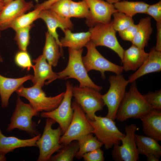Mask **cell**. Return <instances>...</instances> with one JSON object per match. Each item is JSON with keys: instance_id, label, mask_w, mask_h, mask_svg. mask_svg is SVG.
<instances>
[{"instance_id": "6da1fadb", "label": "cell", "mask_w": 161, "mask_h": 161, "mask_svg": "<svg viewBox=\"0 0 161 161\" xmlns=\"http://www.w3.org/2000/svg\"><path fill=\"white\" fill-rule=\"evenodd\" d=\"M131 83L116 115L115 119L121 122L130 118H140L153 109L138 91L135 81Z\"/></svg>"}, {"instance_id": "7a4b0ae2", "label": "cell", "mask_w": 161, "mask_h": 161, "mask_svg": "<svg viewBox=\"0 0 161 161\" xmlns=\"http://www.w3.org/2000/svg\"><path fill=\"white\" fill-rule=\"evenodd\" d=\"M83 49L76 50L69 48V60L66 67L57 73V79L77 80L79 85L90 87L100 91L102 87L96 84L91 79L83 64L82 55Z\"/></svg>"}, {"instance_id": "3957f363", "label": "cell", "mask_w": 161, "mask_h": 161, "mask_svg": "<svg viewBox=\"0 0 161 161\" xmlns=\"http://www.w3.org/2000/svg\"><path fill=\"white\" fill-rule=\"evenodd\" d=\"M39 114V112L30 104L24 102L18 96L6 131L10 132L15 129H18L26 132L32 137L38 135L40 133L36 128L35 123L32 119L34 116H38Z\"/></svg>"}, {"instance_id": "277c9868", "label": "cell", "mask_w": 161, "mask_h": 161, "mask_svg": "<svg viewBox=\"0 0 161 161\" xmlns=\"http://www.w3.org/2000/svg\"><path fill=\"white\" fill-rule=\"evenodd\" d=\"M72 106L73 117L67 129L60 138L61 144H66L74 140L79 141L87 135L93 133V128L80 106L74 100Z\"/></svg>"}, {"instance_id": "5b68a950", "label": "cell", "mask_w": 161, "mask_h": 161, "mask_svg": "<svg viewBox=\"0 0 161 161\" xmlns=\"http://www.w3.org/2000/svg\"><path fill=\"white\" fill-rule=\"evenodd\" d=\"M15 92L18 96L28 100L30 104L39 112L55 109L61 102L64 94V92L54 97H48L41 87L35 85L29 88L22 85Z\"/></svg>"}, {"instance_id": "8992f818", "label": "cell", "mask_w": 161, "mask_h": 161, "mask_svg": "<svg viewBox=\"0 0 161 161\" xmlns=\"http://www.w3.org/2000/svg\"><path fill=\"white\" fill-rule=\"evenodd\" d=\"M56 123L50 118L46 120L43 134L36 143L39 150L38 161H49L53 154L58 151L62 145L59 143L63 134L61 128L59 126L56 129L52 128Z\"/></svg>"}, {"instance_id": "52a82bcc", "label": "cell", "mask_w": 161, "mask_h": 161, "mask_svg": "<svg viewBox=\"0 0 161 161\" xmlns=\"http://www.w3.org/2000/svg\"><path fill=\"white\" fill-rule=\"evenodd\" d=\"M88 120L93 128V134L106 149L119 144L121 138L125 135L117 128L114 120L107 116L95 115L93 120Z\"/></svg>"}, {"instance_id": "ba28073f", "label": "cell", "mask_w": 161, "mask_h": 161, "mask_svg": "<svg viewBox=\"0 0 161 161\" xmlns=\"http://www.w3.org/2000/svg\"><path fill=\"white\" fill-rule=\"evenodd\" d=\"M72 93L88 120H93L96 112L103 109L104 104L100 91L79 85L73 86Z\"/></svg>"}, {"instance_id": "9c48e42d", "label": "cell", "mask_w": 161, "mask_h": 161, "mask_svg": "<svg viewBox=\"0 0 161 161\" xmlns=\"http://www.w3.org/2000/svg\"><path fill=\"white\" fill-rule=\"evenodd\" d=\"M109 80V88L106 94L102 95V97L104 105L108 108L106 116L114 120L129 83L121 74L110 75Z\"/></svg>"}, {"instance_id": "30bf717a", "label": "cell", "mask_w": 161, "mask_h": 161, "mask_svg": "<svg viewBox=\"0 0 161 161\" xmlns=\"http://www.w3.org/2000/svg\"><path fill=\"white\" fill-rule=\"evenodd\" d=\"M90 41L96 47H107L115 52L123 60L124 50L119 43L111 21L107 24L98 23L90 27Z\"/></svg>"}, {"instance_id": "8fae6325", "label": "cell", "mask_w": 161, "mask_h": 161, "mask_svg": "<svg viewBox=\"0 0 161 161\" xmlns=\"http://www.w3.org/2000/svg\"><path fill=\"white\" fill-rule=\"evenodd\" d=\"M86 47L87 49L86 55L82 57L85 68L88 72L92 70L100 72L103 79L106 78L105 72H110L116 75L121 74L123 71L122 66L116 64L103 56L90 41Z\"/></svg>"}, {"instance_id": "7c38bea8", "label": "cell", "mask_w": 161, "mask_h": 161, "mask_svg": "<svg viewBox=\"0 0 161 161\" xmlns=\"http://www.w3.org/2000/svg\"><path fill=\"white\" fill-rule=\"evenodd\" d=\"M72 87V83L67 81L66 83V90L63 99L59 105L52 111L42 112L40 114L42 117L50 118L57 123L63 134L68 128L73 115L71 102Z\"/></svg>"}, {"instance_id": "4fadbf2b", "label": "cell", "mask_w": 161, "mask_h": 161, "mask_svg": "<svg viewBox=\"0 0 161 161\" xmlns=\"http://www.w3.org/2000/svg\"><path fill=\"white\" fill-rule=\"evenodd\" d=\"M137 129L134 124L126 126L125 128L126 134L121 139L122 144L113 146L112 156L116 161H137L139 159L135 140V132Z\"/></svg>"}, {"instance_id": "5bb4252c", "label": "cell", "mask_w": 161, "mask_h": 161, "mask_svg": "<svg viewBox=\"0 0 161 161\" xmlns=\"http://www.w3.org/2000/svg\"><path fill=\"white\" fill-rule=\"evenodd\" d=\"M89 10V15L86 20L87 25L92 27L98 23L107 24L112 16L117 11L114 4L103 0H85Z\"/></svg>"}, {"instance_id": "9a60e30c", "label": "cell", "mask_w": 161, "mask_h": 161, "mask_svg": "<svg viewBox=\"0 0 161 161\" xmlns=\"http://www.w3.org/2000/svg\"><path fill=\"white\" fill-rule=\"evenodd\" d=\"M33 6L32 1H27L25 0H13L5 5L0 12V30L10 28L17 18Z\"/></svg>"}, {"instance_id": "2e32d148", "label": "cell", "mask_w": 161, "mask_h": 161, "mask_svg": "<svg viewBox=\"0 0 161 161\" xmlns=\"http://www.w3.org/2000/svg\"><path fill=\"white\" fill-rule=\"evenodd\" d=\"M38 18L42 19L45 22L48 32L55 38L62 50L57 29L59 28L63 31L66 29H72L73 24L70 19L61 16L49 9L42 10Z\"/></svg>"}, {"instance_id": "e0dca14e", "label": "cell", "mask_w": 161, "mask_h": 161, "mask_svg": "<svg viewBox=\"0 0 161 161\" xmlns=\"http://www.w3.org/2000/svg\"><path fill=\"white\" fill-rule=\"evenodd\" d=\"M33 62L35 64L33 69L34 75L31 80L33 85L42 88L44 84H48L57 79V73L53 72L52 66L42 54Z\"/></svg>"}, {"instance_id": "ac0fdd59", "label": "cell", "mask_w": 161, "mask_h": 161, "mask_svg": "<svg viewBox=\"0 0 161 161\" xmlns=\"http://www.w3.org/2000/svg\"><path fill=\"white\" fill-rule=\"evenodd\" d=\"M161 70V51L155 47L151 49L146 60L137 70L129 77L128 81L131 83L144 75Z\"/></svg>"}, {"instance_id": "d6986e66", "label": "cell", "mask_w": 161, "mask_h": 161, "mask_svg": "<svg viewBox=\"0 0 161 161\" xmlns=\"http://www.w3.org/2000/svg\"><path fill=\"white\" fill-rule=\"evenodd\" d=\"M148 55V53L146 52L144 49L132 44L124 50L121 61L123 70L126 72L137 70L146 60Z\"/></svg>"}, {"instance_id": "ffe728a7", "label": "cell", "mask_w": 161, "mask_h": 161, "mask_svg": "<svg viewBox=\"0 0 161 161\" xmlns=\"http://www.w3.org/2000/svg\"><path fill=\"white\" fill-rule=\"evenodd\" d=\"M146 136L158 141L161 140V111L153 109L140 118Z\"/></svg>"}, {"instance_id": "44dd1931", "label": "cell", "mask_w": 161, "mask_h": 161, "mask_svg": "<svg viewBox=\"0 0 161 161\" xmlns=\"http://www.w3.org/2000/svg\"><path fill=\"white\" fill-rule=\"evenodd\" d=\"M41 136L39 134L32 138L21 139L14 136L7 137L0 128V155L5 156L15 149L27 147L37 146L36 143Z\"/></svg>"}, {"instance_id": "7402d4cb", "label": "cell", "mask_w": 161, "mask_h": 161, "mask_svg": "<svg viewBox=\"0 0 161 161\" xmlns=\"http://www.w3.org/2000/svg\"><path fill=\"white\" fill-rule=\"evenodd\" d=\"M32 75H28L23 77L13 78L4 77L0 75V96L2 107H7L9 98L14 92L25 82L31 80Z\"/></svg>"}, {"instance_id": "603a6c76", "label": "cell", "mask_w": 161, "mask_h": 161, "mask_svg": "<svg viewBox=\"0 0 161 161\" xmlns=\"http://www.w3.org/2000/svg\"><path fill=\"white\" fill-rule=\"evenodd\" d=\"M63 32L65 36L60 40L62 47L79 50L86 47L90 41L91 34L89 31L74 33L71 30L66 29Z\"/></svg>"}, {"instance_id": "cb8c5ba5", "label": "cell", "mask_w": 161, "mask_h": 161, "mask_svg": "<svg viewBox=\"0 0 161 161\" xmlns=\"http://www.w3.org/2000/svg\"><path fill=\"white\" fill-rule=\"evenodd\" d=\"M135 140L139 154L147 156L153 155L159 159L161 146L156 140L149 137L135 134Z\"/></svg>"}, {"instance_id": "d4e9b609", "label": "cell", "mask_w": 161, "mask_h": 161, "mask_svg": "<svg viewBox=\"0 0 161 161\" xmlns=\"http://www.w3.org/2000/svg\"><path fill=\"white\" fill-rule=\"evenodd\" d=\"M45 37L42 55L50 65L55 67L62 55V50L55 38L48 31L45 33Z\"/></svg>"}, {"instance_id": "484cf974", "label": "cell", "mask_w": 161, "mask_h": 161, "mask_svg": "<svg viewBox=\"0 0 161 161\" xmlns=\"http://www.w3.org/2000/svg\"><path fill=\"white\" fill-rule=\"evenodd\" d=\"M151 21V18L149 16L140 20L137 24V32L131 41L132 44L143 49L147 46L153 32Z\"/></svg>"}, {"instance_id": "4316f807", "label": "cell", "mask_w": 161, "mask_h": 161, "mask_svg": "<svg viewBox=\"0 0 161 161\" xmlns=\"http://www.w3.org/2000/svg\"><path fill=\"white\" fill-rule=\"evenodd\" d=\"M117 11L131 17L139 13H145L149 4L143 1H120L113 4Z\"/></svg>"}, {"instance_id": "83f0119b", "label": "cell", "mask_w": 161, "mask_h": 161, "mask_svg": "<svg viewBox=\"0 0 161 161\" xmlns=\"http://www.w3.org/2000/svg\"><path fill=\"white\" fill-rule=\"evenodd\" d=\"M79 148L78 141H73L68 143L62 144L57 153L52 155L49 161H72L75 157Z\"/></svg>"}, {"instance_id": "f1b7e54d", "label": "cell", "mask_w": 161, "mask_h": 161, "mask_svg": "<svg viewBox=\"0 0 161 161\" xmlns=\"http://www.w3.org/2000/svg\"><path fill=\"white\" fill-rule=\"evenodd\" d=\"M78 142L79 144V148L75 157L78 159H81L84 154L100 148L103 145L95 136H93V133L87 135Z\"/></svg>"}, {"instance_id": "f546056e", "label": "cell", "mask_w": 161, "mask_h": 161, "mask_svg": "<svg viewBox=\"0 0 161 161\" xmlns=\"http://www.w3.org/2000/svg\"><path fill=\"white\" fill-rule=\"evenodd\" d=\"M41 10L39 8H36L32 11L23 14L12 24L10 28L15 31L20 28L32 24L34 21L38 18L39 14Z\"/></svg>"}, {"instance_id": "4dcf8cb0", "label": "cell", "mask_w": 161, "mask_h": 161, "mask_svg": "<svg viewBox=\"0 0 161 161\" xmlns=\"http://www.w3.org/2000/svg\"><path fill=\"white\" fill-rule=\"evenodd\" d=\"M70 18H87L89 15L88 5L85 0L78 2L71 0L69 11Z\"/></svg>"}, {"instance_id": "1f68e13d", "label": "cell", "mask_w": 161, "mask_h": 161, "mask_svg": "<svg viewBox=\"0 0 161 161\" xmlns=\"http://www.w3.org/2000/svg\"><path fill=\"white\" fill-rule=\"evenodd\" d=\"M33 25L32 24L15 31L16 32L14 39L20 50L27 51L30 43V31Z\"/></svg>"}, {"instance_id": "d6a6232c", "label": "cell", "mask_w": 161, "mask_h": 161, "mask_svg": "<svg viewBox=\"0 0 161 161\" xmlns=\"http://www.w3.org/2000/svg\"><path fill=\"white\" fill-rule=\"evenodd\" d=\"M112 21L113 27L116 31H121L134 24L132 17L124 13L117 11L113 13Z\"/></svg>"}, {"instance_id": "836d02e7", "label": "cell", "mask_w": 161, "mask_h": 161, "mask_svg": "<svg viewBox=\"0 0 161 161\" xmlns=\"http://www.w3.org/2000/svg\"><path fill=\"white\" fill-rule=\"evenodd\" d=\"M14 61L17 66L28 71L31 68L34 67L31 57L27 51L20 50L17 52L15 56Z\"/></svg>"}, {"instance_id": "e575fe53", "label": "cell", "mask_w": 161, "mask_h": 161, "mask_svg": "<svg viewBox=\"0 0 161 161\" xmlns=\"http://www.w3.org/2000/svg\"><path fill=\"white\" fill-rule=\"evenodd\" d=\"M71 0H59L53 3L49 9L59 16L70 19L69 11Z\"/></svg>"}, {"instance_id": "d590c367", "label": "cell", "mask_w": 161, "mask_h": 161, "mask_svg": "<svg viewBox=\"0 0 161 161\" xmlns=\"http://www.w3.org/2000/svg\"><path fill=\"white\" fill-rule=\"evenodd\" d=\"M147 103L153 109L161 110V90L149 92L143 95Z\"/></svg>"}, {"instance_id": "8d00e7d4", "label": "cell", "mask_w": 161, "mask_h": 161, "mask_svg": "<svg viewBox=\"0 0 161 161\" xmlns=\"http://www.w3.org/2000/svg\"><path fill=\"white\" fill-rule=\"evenodd\" d=\"M138 24H134L131 25L124 30L119 32V35L123 40L132 41L137 32Z\"/></svg>"}, {"instance_id": "74e56055", "label": "cell", "mask_w": 161, "mask_h": 161, "mask_svg": "<svg viewBox=\"0 0 161 161\" xmlns=\"http://www.w3.org/2000/svg\"><path fill=\"white\" fill-rule=\"evenodd\" d=\"M147 14L152 17L157 23L161 22V1L152 5H149Z\"/></svg>"}, {"instance_id": "f35d334b", "label": "cell", "mask_w": 161, "mask_h": 161, "mask_svg": "<svg viewBox=\"0 0 161 161\" xmlns=\"http://www.w3.org/2000/svg\"><path fill=\"white\" fill-rule=\"evenodd\" d=\"M104 152L99 148L84 154L82 158L84 161H103Z\"/></svg>"}, {"instance_id": "ab89813d", "label": "cell", "mask_w": 161, "mask_h": 161, "mask_svg": "<svg viewBox=\"0 0 161 161\" xmlns=\"http://www.w3.org/2000/svg\"><path fill=\"white\" fill-rule=\"evenodd\" d=\"M157 42L155 49L161 51V22L157 23Z\"/></svg>"}, {"instance_id": "60d3db41", "label": "cell", "mask_w": 161, "mask_h": 161, "mask_svg": "<svg viewBox=\"0 0 161 161\" xmlns=\"http://www.w3.org/2000/svg\"><path fill=\"white\" fill-rule=\"evenodd\" d=\"M59 0H47L35 6V8H38L41 10L48 9L53 3Z\"/></svg>"}, {"instance_id": "b9f144b4", "label": "cell", "mask_w": 161, "mask_h": 161, "mask_svg": "<svg viewBox=\"0 0 161 161\" xmlns=\"http://www.w3.org/2000/svg\"><path fill=\"white\" fill-rule=\"evenodd\" d=\"M146 157L147 161H158L159 160V159L153 155H148Z\"/></svg>"}, {"instance_id": "7bdbcfd3", "label": "cell", "mask_w": 161, "mask_h": 161, "mask_svg": "<svg viewBox=\"0 0 161 161\" xmlns=\"http://www.w3.org/2000/svg\"><path fill=\"white\" fill-rule=\"evenodd\" d=\"M120 0H106V1L111 4H113L120 1Z\"/></svg>"}, {"instance_id": "ee69618b", "label": "cell", "mask_w": 161, "mask_h": 161, "mask_svg": "<svg viewBox=\"0 0 161 161\" xmlns=\"http://www.w3.org/2000/svg\"><path fill=\"white\" fill-rule=\"evenodd\" d=\"M4 6L5 4L4 2L0 1V12L3 9Z\"/></svg>"}, {"instance_id": "f6af8a7d", "label": "cell", "mask_w": 161, "mask_h": 161, "mask_svg": "<svg viewBox=\"0 0 161 161\" xmlns=\"http://www.w3.org/2000/svg\"><path fill=\"white\" fill-rule=\"evenodd\" d=\"M5 156H2L0 155V161H4L6 160Z\"/></svg>"}, {"instance_id": "bcb514c9", "label": "cell", "mask_w": 161, "mask_h": 161, "mask_svg": "<svg viewBox=\"0 0 161 161\" xmlns=\"http://www.w3.org/2000/svg\"><path fill=\"white\" fill-rule=\"evenodd\" d=\"M13 0H3L5 5L8 4Z\"/></svg>"}, {"instance_id": "7dc6e473", "label": "cell", "mask_w": 161, "mask_h": 161, "mask_svg": "<svg viewBox=\"0 0 161 161\" xmlns=\"http://www.w3.org/2000/svg\"><path fill=\"white\" fill-rule=\"evenodd\" d=\"M1 30H0V38H1ZM3 61V59L0 55V62H2Z\"/></svg>"}, {"instance_id": "c3c4849f", "label": "cell", "mask_w": 161, "mask_h": 161, "mask_svg": "<svg viewBox=\"0 0 161 161\" xmlns=\"http://www.w3.org/2000/svg\"><path fill=\"white\" fill-rule=\"evenodd\" d=\"M0 1H2V2H4L3 0H0Z\"/></svg>"}]
</instances>
